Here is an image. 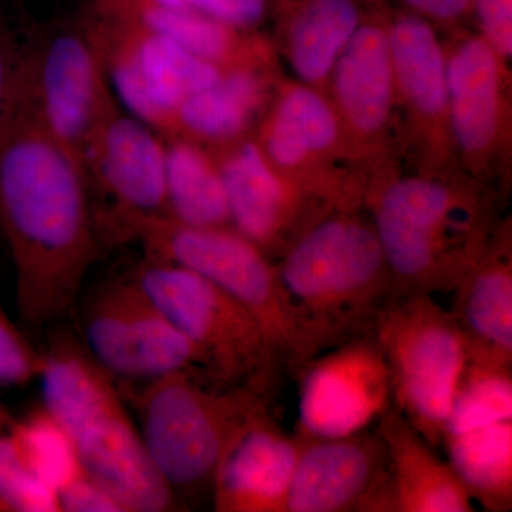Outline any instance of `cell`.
I'll return each mask as SVG.
<instances>
[{"instance_id": "cell-33", "label": "cell", "mask_w": 512, "mask_h": 512, "mask_svg": "<svg viewBox=\"0 0 512 512\" xmlns=\"http://www.w3.org/2000/svg\"><path fill=\"white\" fill-rule=\"evenodd\" d=\"M25 42H20L8 18L0 10V121L5 117L22 70Z\"/></svg>"}, {"instance_id": "cell-8", "label": "cell", "mask_w": 512, "mask_h": 512, "mask_svg": "<svg viewBox=\"0 0 512 512\" xmlns=\"http://www.w3.org/2000/svg\"><path fill=\"white\" fill-rule=\"evenodd\" d=\"M133 278L205 359L212 379L274 399L286 376L264 330L234 298L190 269L146 261Z\"/></svg>"}, {"instance_id": "cell-36", "label": "cell", "mask_w": 512, "mask_h": 512, "mask_svg": "<svg viewBox=\"0 0 512 512\" xmlns=\"http://www.w3.org/2000/svg\"><path fill=\"white\" fill-rule=\"evenodd\" d=\"M414 15L429 20L433 25H456L470 12L473 0H402Z\"/></svg>"}, {"instance_id": "cell-29", "label": "cell", "mask_w": 512, "mask_h": 512, "mask_svg": "<svg viewBox=\"0 0 512 512\" xmlns=\"http://www.w3.org/2000/svg\"><path fill=\"white\" fill-rule=\"evenodd\" d=\"M508 419H512V370L467 362L444 436Z\"/></svg>"}, {"instance_id": "cell-16", "label": "cell", "mask_w": 512, "mask_h": 512, "mask_svg": "<svg viewBox=\"0 0 512 512\" xmlns=\"http://www.w3.org/2000/svg\"><path fill=\"white\" fill-rule=\"evenodd\" d=\"M295 431L305 439H335L375 426L393 406L392 382L379 343L359 336L303 363Z\"/></svg>"}, {"instance_id": "cell-17", "label": "cell", "mask_w": 512, "mask_h": 512, "mask_svg": "<svg viewBox=\"0 0 512 512\" xmlns=\"http://www.w3.org/2000/svg\"><path fill=\"white\" fill-rule=\"evenodd\" d=\"M212 151L220 164L231 227L272 261L336 208L279 174L251 137Z\"/></svg>"}, {"instance_id": "cell-18", "label": "cell", "mask_w": 512, "mask_h": 512, "mask_svg": "<svg viewBox=\"0 0 512 512\" xmlns=\"http://www.w3.org/2000/svg\"><path fill=\"white\" fill-rule=\"evenodd\" d=\"M286 512H393L389 454L377 430L305 439Z\"/></svg>"}, {"instance_id": "cell-26", "label": "cell", "mask_w": 512, "mask_h": 512, "mask_svg": "<svg viewBox=\"0 0 512 512\" xmlns=\"http://www.w3.org/2000/svg\"><path fill=\"white\" fill-rule=\"evenodd\" d=\"M165 217L187 227H231L227 192L214 151L183 137H164Z\"/></svg>"}, {"instance_id": "cell-35", "label": "cell", "mask_w": 512, "mask_h": 512, "mask_svg": "<svg viewBox=\"0 0 512 512\" xmlns=\"http://www.w3.org/2000/svg\"><path fill=\"white\" fill-rule=\"evenodd\" d=\"M59 497L62 512H124L119 501L86 473L60 491Z\"/></svg>"}, {"instance_id": "cell-34", "label": "cell", "mask_w": 512, "mask_h": 512, "mask_svg": "<svg viewBox=\"0 0 512 512\" xmlns=\"http://www.w3.org/2000/svg\"><path fill=\"white\" fill-rule=\"evenodd\" d=\"M481 35L510 62L512 55V0H473Z\"/></svg>"}, {"instance_id": "cell-21", "label": "cell", "mask_w": 512, "mask_h": 512, "mask_svg": "<svg viewBox=\"0 0 512 512\" xmlns=\"http://www.w3.org/2000/svg\"><path fill=\"white\" fill-rule=\"evenodd\" d=\"M450 309L467 362L512 370V228L500 218L483 254L454 288Z\"/></svg>"}, {"instance_id": "cell-24", "label": "cell", "mask_w": 512, "mask_h": 512, "mask_svg": "<svg viewBox=\"0 0 512 512\" xmlns=\"http://www.w3.org/2000/svg\"><path fill=\"white\" fill-rule=\"evenodd\" d=\"M94 6L143 23L191 55L222 70L251 64H274L269 43L255 32L231 28L195 10L130 5L113 0H94Z\"/></svg>"}, {"instance_id": "cell-5", "label": "cell", "mask_w": 512, "mask_h": 512, "mask_svg": "<svg viewBox=\"0 0 512 512\" xmlns=\"http://www.w3.org/2000/svg\"><path fill=\"white\" fill-rule=\"evenodd\" d=\"M272 400L251 387L178 372L144 382L137 393L141 436L175 495L210 494L235 434Z\"/></svg>"}, {"instance_id": "cell-6", "label": "cell", "mask_w": 512, "mask_h": 512, "mask_svg": "<svg viewBox=\"0 0 512 512\" xmlns=\"http://www.w3.org/2000/svg\"><path fill=\"white\" fill-rule=\"evenodd\" d=\"M134 241L148 261L190 269L241 303L258 320L286 376L311 359L275 261L234 228L187 227L157 217L140 225Z\"/></svg>"}, {"instance_id": "cell-32", "label": "cell", "mask_w": 512, "mask_h": 512, "mask_svg": "<svg viewBox=\"0 0 512 512\" xmlns=\"http://www.w3.org/2000/svg\"><path fill=\"white\" fill-rule=\"evenodd\" d=\"M190 8L244 32H255L268 13V0H190Z\"/></svg>"}, {"instance_id": "cell-12", "label": "cell", "mask_w": 512, "mask_h": 512, "mask_svg": "<svg viewBox=\"0 0 512 512\" xmlns=\"http://www.w3.org/2000/svg\"><path fill=\"white\" fill-rule=\"evenodd\" d=\"M82 335L90 355L117 382H150L178 372L214 380L204 355L133 276L101 286L89 296Z\"/></svg>"}, {"instance_id": "cell-27", "label": "cell", "mask_w": 512, "mask_h": 512, "mask_svg": "<svg viewBox=\"0 0 512 512\" xmlns=\"http://www.w3.org/2000/svg\"><path fill=\"white\" fill-rule=\"evenodd\" d=\"M441 446L474 504L512 510V419L447 433Z\"/></svg>"}, {"instance_id": "cell-7", "label": "cell", "mask_w": 512, "mask_h": 512, "mask_svg": "<svg viewBox=\"0 0 512 512\" xmlns=\"http://www.w3.org/2000/svg\"><path fill=\"white\" fill-rule=\"evenodd\" d=\"M372 333L389 369L393 406L439 448L467 366L456 320L433 295H396Z\"/></svg>"}, {"instance_id": "cell-19", "label": "cell", "mask_w": 512, "mask_h": 512, "mask_svg": "<svg viewBox=\"0 0 512 512\" xmlns=\"http://www.w3.org/2000/svg\"><path fill=\"white\" fill-rule=\"evenodd\" d=\"M326 96L360 160H383L397 126L387 20H362L333 66Z\"/></svg>"}, {"instance_id": "cell-20", "label": "cell", "mask_w": 512, "mask_h": 512, "mask_svg": "<svg viewBox=\"0 0 512 512\" xmlns=\"http://www.w3.org/2000/svg\"><path fill=\"white\" fill-rule=\"evenodd\" d=\"M305 437L279 424L265 404L222 454L212 480L217 512H286L289 488Z\"/></svg>"}, {"instance_id": "cell-23", "label": "cell", "mask_w": 512, "mask_h": 512, "mask_svg": "<svg viewBox=\"0 0 512 512\" xmlns=\"http://www.w3.org/2000/svg\"><path fill=\"white\" fill-rule=\"evenodd\" d=\"M386 444L393 512L476 511L463 481L397 407L375 424Z\"/></svg>"}, {"instance_id": "cell-22", "label": "cell", "mask_w": 512, "mask_h": 512, "mask_svg": "<svg viewBox=\"0 0 512 512\" xmlns=\"http://www.w3.org/2000/svg\"><path fill=\"white\" fill-rule=\"evenodd\" d=\"M274 64L231 67L217 82L190 94L175 114L170 136L210 150L248 138L274 99ZM164 137V136H163Z\"/></svg>"}, {"instance_id": "cell-39", "label": "cell", "mask_w": 512, "mask_h": 512, "mask_svg": "<svg viewBox=\"0 0 512 512\" xmlns=\"http://www.w3.org/2000/svg\"><path fill=\"white\" fill-rule=\"evenodd\" d=\"M2 409H3L2 404H0V410H2Z\"/></svg>"}, {"instance_id": "cell-1", "label": "cell", "mask_w": 512, "mask_h": 512, "mask_svg": "<svg viewBox=\"0 0 512 512\" xmlns=\"http://www.w3.org/2000/svg\"><path fill=\"white\" fill-rule=\"evenodd\" d=\"M0 232L15 266L16 306L30 328L72 309L101 242L79 157L18 84L0 121Z\"/></svg>"}, {"instance_id": "cell-4", "label": "cell", "mask_w": 512, "mask_h": 512, "mask_svg": "<svg viewBox=\"0 0 512 512\" xmlns=\"http://www.w3.org/2000/svg\"><path fill=\"white\" fill-rule=\"evenodd\" d=\"M37 380L43 407L72 436L84 473L124 512L177 510L178 497L148 453L124 403L119 384L82 340L59 333L46 350Z\"/></svg>"}, {"instance_id": "cell-28", "label": "cell", "mask_w": 512, "mask_h": 512, "mask_svg": "<svg viewBox=\"0 0 512 512\" xmlns=\"http://www.w3.org/2000/svg\"><path fill=\"white\" fill-rule=\"evenodd\" d=\"M13 443L26 468L57 493L84 474L76 444L45 407L23 419H13Z\"/></svg>"}, {"instance_id": "cell-38", "label": "cell", "mask_w": 512, "mask_h": 512, "mask_svg": "<svg viewBox=\"0 0 512 512\" xmlns=\"http://www.w3.org/2000/svg\"><path fill=\"white\" fill-rule=\"evenodd\" d=\"M0 245H3L2 232H0Z\"/></svg>"}, {"instance_id": "cell-2", "label": "cell", "mask_w": 512, "mask_h": 512, "mask_svg": "<svg viewBox=\"0 0 512 512\" xmlns=\"http://www.w3.org/2000/svg\"><path fill=\"white\" fill-rule=\"evenodd\" d=\"M360 205L397 295L453 292L500 221L495 185L461 171L402 174L390 165H366Z\"/></svg>"}, {"instance_id": "cell-9", "label": "cell", "mask_w": 512, "mask_h": 512, "mask_svg": "<svg viewBox=\"0 0 512 512\" xmlns=\"http://www.w3.org/2000/svg\"><path fill=\"white\" fill-rule=\"evenodd\" d=\"M83 18L103 56L114 96L161 136H170L184 100L224 72L136 20L94 5Z\"/></svg>"}, {"instance_id": "cell-3", "label": "cell", "mask_w": 512, "mask_h": 512, "mask_svg": "<svg viewBox=\"0 0 512 512\" xmlns=\"http://www.w3.org/2000/svg\"><path fill=\"white\" fill-rule=\"evenodd\" d=\"M275 264L312 357L372 333L377 315L397 295L362 207L332 208Z\"/></svg>"}, {"instance_id": "cell-31", "label": "cell", "mask_w": 512, "mask_h": 512, "mask_svg": "<svg viewBox=\"0 0 512 512\" xmlns=\"http://www.w3.org/2000/svg\"><path fill=\"white\" fill-rule=\"evenodd\" d=\"M42 366L43 350L30 343L0 303V387L26 386Z\"/></svg>"}, {"instance_id": "cell-10", "label": "cell", "mask_w": 512, "mask_h": 512, "mask_svg": "<svg viewBox=\"0 0 512 512\" xmlns=\"http://www.w3.org/2000/svg\"><path fill=\"white\" fill-rule=\"evenodd\" d=\"M20 86L43 123L82 164L100 124L119 104L84 18L25 42Z\"/></svg>"}, {"instance_id": "cell-37", "label": "cell", "mask_w": 512, "mask_h": 512, "mask_svg": "<svg viewBox=\"0 0 512 512\" xmlns=\"http://www.w3.org/2000/svg\"><path fill=\"white\" fill-rule=\"evenodd\" d=\"M113 2L130 3V5L157 6V8L168 9H191L190 0H113Z\"/></svg>"}, {"instance_id": "cell-11", "label": "cell", "mask_w": 512, "mask_h": 512, "mask_svg": "<svg viewBox=\"0 0 512 512\" xmlns=\"http://www.w3.org/2000/svg\"><path fill=\"white\" fill-rule=\"evenodd\" d=\"M83 167L101 245L134 241L143 222L165 217L164 137L120 103L87 146Z\"/></svg>"}, {"instance_id": "cell-14", "label": "cell", "mask_w": 512, "mask_h": 512, "mask_svg": "<svg viewBox=\"0 0 512 512\" xmlns=\"http://www.w3.org/2000/svg\"><path fill=\"white\" fill-rule=\"evenodd\" d=\"M443 47L448 119L458 167L494 185L511 140L507 60L481 33L457 32Z\"/></svg>"}, {"instance_id": "cell-15", "label": "cell", "mask_w": 512, "mask_h": 512, "mask_svg": "<svg viewBox=\"0 0 512 512\" xmlns=\"http://www.w3.org/2000/svg\"><path fill=\"white\" fill-rule=\"evenodd\" d=\"M396 79V133L420 173L458 167L450 119L446 57L433 23L414 13L387 20Z\"/></svg>"}, {"instance_id": "cell-30", "label": "cell", "mask_w": 512, "mask_h": 512, "mask_svg": "<svg viewBox=\"0 0 512 512\" xmlns=\"http://www.w3.org/2000/svg\"><path fill=\"white\" fill-rule=\"evenodd\" d=\"M13 419L0 410V511L62 512L55 488L33 476L13 443Z\"/></svg>"}, {"instance_id": "cell-25", "label": "cell", "mask_w": 512, "mask_h": 512, "mask_svg": "<svg viewBox=\"0 0 512 512\" xmlns=\"http://www.w3.org/2000/svg\"><path fill=\"white\" fill-rule=\"evenodd\" d=\"M362 20L357 0H302L284 37L286 59L299 82L326 94L333 66Z\"/></svg>"}, {"instance_id": "cell-13", "label": "cell", "mask_w": 512, "mask_h": 512, "mask_svg": "<svg viewBox=\"0 0 512 512\" xmlns=\"http://www.w3.org/2000/svg\"><path fill=\"white\" fill-rule=\"evenodd\" d=\"M255 143L268 163L336 207H360V160L325 93L308 84L278 86L259 123Z\"/></svg>"}]
</instances>
